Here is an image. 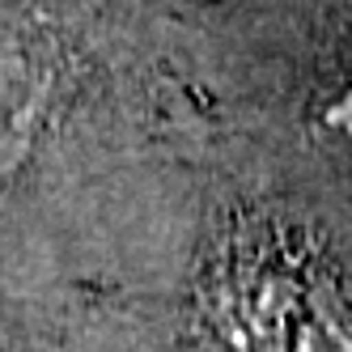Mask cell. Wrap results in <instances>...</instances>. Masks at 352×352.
Listing matches in <instances>:
<instances>
[{
	"label": "cell",
	"instance_id": "obj_1",
	"mask_svg": "<svg viewBox=\"0 0 352 352\" xmlns=\"http://www.w3.org/2000/svg\"><path fill=\"white\" fill-rule=\"evenodd\" d=\"M327 123H331L340 136H352V81L336 94V102L327 107Z\"/></svg>",
	"mask_w": 352,
	"mask_h": 352
}]
</instances>
